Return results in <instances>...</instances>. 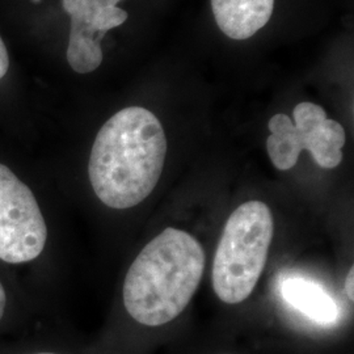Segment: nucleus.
Listing matches in <instances>:
<instances>
[{
  "label": "nucleus",
  "mask_w": 354,
  "mask_h": 354,
  "mask_svg": "<svg viewBox=\"0 0 354 354\" xmlns=\"http://www.w3.org/2000/svg\"><path fill=\"white\" fill-rule=\"evenodd\" d=\"M165 155L167 137L158 117L146 108L127 106L95 138L88 163L92 189L108 207H134L158 185Z\"/></svg>",
  "instance_id": "f257e3e1"
},
{
  "label": "nucleus",
  "mask_w": 354,
  "mask_h": 354,
  "mask_svg": "<svg viewBox=\"0 0 354 354\" xmlns=\"http://www.w3.org/2000/svg\"><path fill=\"white\" fill-rule=\"evenodd\" d=\"M205 251L190 234L165 228L137 256L124 282L127 314L146 327H160L187 308L200 286Z\"/></svg>",
  "instance_id": "f03ea898"
},
{
  "label": "nucleus",
  "mask_w": 354,
  "mask_h": 354,
  "mask_svg": "<svg viewBox=\"0 0 354 354\" xmlns=\"http://www.w3.org/2000/svg\"><path fill=\"white\" fill-rule=\"evenodd\" d=\"M274 235V219L261 201L235 209L226 222L213 261L212 281L218 298L227 304L244 302L266 268Z\"/></svg>",
  "instance_id": "7ed1b4c3"
},
{
  "label": "nucleus",
  "mask_w": 354,
  "mask_h": 354,
  "mask_svg": "<svg viewBox=\"0 0 354 354\" xmlns=\"http://www.w3.org/2000/svg\"><path fill=\"white\" fill-rule=\"evenodd\" d=\"M294 122L286 114H274L268 127L266 151L279 171H289L297 165L304 150L311 152L315 163L333 169L342 162V147L346 140L344 127L329 120L326 111L313 102H299L294 111Z\"/></svg>",
  "instance_id": "20e7f679"
},
{
  "label": "nucleus",
  "mask_w": 354,
  "mask_h": 354,
  "mask_svg": "<svg viewBox=\"0 0 354 354\" xmlns=\"http://www.w3.org/2000/svg\"><path fill=\"white\" fill-rule=\"evenodd\" d=\"M48 226L32 189L0 163V260L26 264L44 252Z\"/></svg>",
  "instance_id": "39448f33"
},
{
  "label": "nucleus",
  "mask_w": 354,
  "mask_h": 354,
  "mask_svg": "<svg viewBox=\"0 0 354 354\" xmlns=\"http://www.w3.org/2000/svg\"><path fill=\"white\" fill-rule=\"evenodd\" d=\"M121 0H62L71 17L67 62L77 74H88L102 62V38L122 26L127 12L117 7Z\"/></svg>",
  "instance_id": "423d86ee"
},
{
  "label": "nucleus",
  "mask_w": 354,
  "mask_h": 354,
  "mask_svg": "<svg viewBox=\"0 0 354 354\" xmlns=\"http://www.w3.org/2000/svg\"><path fill=\"white\" fill-rule=\"evenodd\" d=\"M218 28L228 38L243 41L268 24L274 0H212Z\"/></svg>",
  "instance_id": "0eeeda50"
},
{
  "label": "nucleus",
  "mask_w": 354,
  "mask_h": 354,
  "mask_svg": "<svg viewBox=\"0 0 354 354\" xmlns=\"http://www.w3.org/2000/svg\"><path fill=\"white\" fill-rule=\"evenodd\" d=\"M282 297L288 304L308 319L322 326L337 320L339 307L322 286L304 277H290L281 285Z\"/></svg>",
  "instance_id": "6e6552de"
},
{
  "label": "nucleus",
  "mask_w": 354,
  "mask_h": 354,
  "mask_svg": "<svg viewBox=\"0 0 354 354\" xmlns=\"http://www.w3.org/2000/svg\"><path fill=\"white\" fill-rule=\"evenodd\" d=\"M10 68V57H8V51L6 48V44L3 42V39L0 37V79H3L6 74L8 73Z\"/></svg>",
  "instance_id": "1a4fd4ad"
},
{
  "label": "nucleus",
  "mask_w": 354,
  "mask_h": 354,
  "mask_svg": "<svg viewBox=\"0 0 354 354\" xmlns=\"http://www.w3.org/2000/svg\"><path fill=\"white\" fill-rule=\"evenodd\" d=\"M7 306H8V299H7V292L0 281V326L3 324L6 314H7Z\"/></svg>",
  "instance_id": "9d476101"
},
{
  "label": "nucleus",
  "mask_w": 354,
  "mask_h": 354,
  "mask_svg": "<svg viewBox=\"0 0 354 354\" xmlns=\"http://www.w3.org/2000/svg\"><path fill=\"white\" fill-rule=\"evenodd\" d=\"M353 279H354V268L352 266L349 269V273L345 279V292L348 295V298L351 299V302H353Z\"/></svg>",
  "instance_id": "9b49d317"
},
{
  "label": "nucleus",
  "mask_w": 354,
  "mask_h": 354,
  "mask_svg": "<svg viewBox=\"0 0 354 354\" xmlns=\"http://www.w3.org/2000/svg\"><path fill=\"white\" fill-rule=\"evenodd\" d=\"M19 354H62L59 353V352H57V351H51V349H48V348H32V349H29V351H26V352H21V353Z\"/></svg>",
  "instance_id": "f8f14e48"
}]
</instances>
